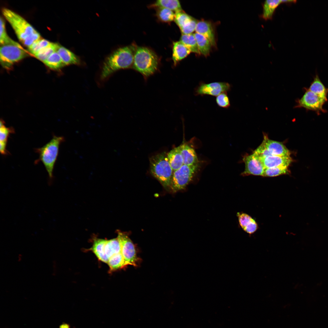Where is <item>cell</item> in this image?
Listing matches in <instances>:
<instances>
[{"instance_id": "d590c367", "label": "cell", "mask_w": 328, "mask_h": 328, "mask_svg": "<svg viewBox=\"0 0 328 328\" xmlns=\"http://www.w3.org/2000/svg\"><path fill=\"white\" fill-rule=\"evenodd\" d=\"M239 224L243 229L251 221L253 218L249 215L244 213H238L237 214Z\"/></svg>"}, {"instance_id": "d6a6232c", "label": "cell", "mask_w": 328, "mask_h": 328, "mask_svg": "<svg viewBox=\"0 0 328 328\" xmlns=\"http://www.w3.org/2000/svg\"><path fill=\"white\" fill-rule=\"evenodd\" d=\"M193 18L182 10L175 12L174 20L176 24L180 28Z\"/></svg>"}, {"instance_id": "1f68e13d", "label": "cell", "mask_w": 328, "mask_h": 328, "mask_svg": "<svg viewBox=\"0 0 328 328\" xmlns=\"http://www.w3.org/2000/svg\"><path fill=\"white\" fill-rule=\"evenodd\" d=\"M51 42L44 39H40L33 43L28 47L29 51L35 55L39 51L49 46Z\"/></svg>"}, {"instance_id": "6da1fadb", "label": "cell", "mask_w": 328, "mask_h": 328, "mask_svg": "<svg viewBox=\"0 0 328 328\" xmlns=\"http://www.w3.org/2000/svg\"><path fill=\"white\" fill-rule=\"evenodd\" d=\"M135 47L126 46L116 50L105 60L102 67L101 78L104 80L115 72L132 66Z\"/></svg>"}, {"instance_id": "2e32d148", "label": "cell", "mask_w": 328, "mask_h": 328, "mask_svg": "<svg viewBox=\"0 0 328 328\" xmlns=\"http://www.w3.org/2000/svg\"><path fill=\"white\" fill-rule=\"evenodd\" d=\"M92 246L90 249L101 261L108 263V258L105 252V247L107 240L94 237Z\"/></svg>"}, {"instance_id": "4316f807", "label": "cell", "mask_w": 328, "mask_h": 328, "mask_svg": "<svg viewBox=\"0 0 328 328\" xmlns=\"http://www.w3.org/2000/svg\"><path fill=\"white\" fill-rule=\"evenodd\" d=\"M60 45L57 43H51L49 46L34 55L36 58L43 62L52 54L56 51Z\"/></svg>"}, {"instance_id": "e575fe53", "label": "cell", "mask_w": 328, "mask_h": 328, "mask_svg": "<svg viewBox=\"0 0 328 328\" xmlns=\"http://www.w3.org/2000/svg\"><path fill=\"white\" fill-rule=\"evenodd\" d=\"M216 101L219 107L227 108L230 106V100L226 93H221L217 96Z\"/></svg>"}, {"instance_id": "5b68a950", "label": "cell", "mask_w": 328, "mask_h": 328, "mask_svg": "<svg viewBox=\"0 0 328 328\" xmlns=\"http://www.w3.org/2000/svg\"><path fill=\"white\" fill-rule=\"evenodd\" d=\"M64 141L63 137L54 135L45 145L35 149V151L39 155V158L35 163L37 164L40 161L43 163L48 173L49 183L51 184L53 179V172L58 155L59 146Z\"/></svg>"}, {"instance_id": "d4e9b609", "label": "cell", "mask_w": 328, "mask_h": 328, "mask_svg": "<svg viewBox=\"0 0 328 328\" xmlns=\"http://www.w3.org/2000/svg\"><path fill=\"white\" fill-rule=\"evenodd\" d=\"M105 252L109 259L111 256L121 252V248L117 238L107 240L105 247Z\"/></svg>"}, {"instance_id": "d6986e66", "label": "cell", "mask_w": 328, "mask_h": 328, "mask_svg": "<svg viewBox=\"0 0 328 328\" xmlns=\"http://www.w3.org/2000/svg\"><path fill=\"white\" fill-rule=\"evenodd\" d=\"M167 156L173 172L179 169L183 165V159L179 146L171 150L167 153Z\"/></svg>"}, {"instance_id": "f1b7e54d", "label": "cell", "mask_w": 328, "mask_h": 328, "mask_svg": "<svg viewBox=\"0 0 328 328\" xmlns=\"http://www.w3.org/2000/svg\"><path fill=\"white\" fill-rule=\"evenodd\" d=\"M156 16L161 22H170L174 20L175 13L173 12L168 9L162 8H157Z\"/></svg>"}, {"instance_id": "4fadbf2b", "label": "cell", "mask_w": 328, "mask_h": 328, "mask_svg": "<svg viewBox=\"0 0 328 328\" xmlns=\"http://www.w3.org/2000/svg\"><path fill=\"white\" fill-rule=\"evenodd\" d=\"M258 158L262 162L265 168L277 167H288L293 161L290 156H279L271 155L263 157Z\"/></svg>"}, {"instance_id": "52a82bcc", "label": "cell", "mask_w": 328, "mask_h": 328, "mask_svg": "<svg viewBox=\"0 0 328 328\" xmlns=\"http://www.w3.org/2000/svg\"><path fill=\"white\" fill-rule=\"evenodd\" d=\"M199 165L189 166L183 164L173 172L170 191L175 193L184 189L192 180L198 170Z\"/></svg>"}, {"instance_id": "277c9868", "label": "cell", "mask_w": 328, "mask_h": 328, "mask_svg": "<svg viewBox=\"0 0 328 328\" xmlns=\"http://www.w3.org/2000/svg\"><path fill=\"white\" fill-rule=\"evenodd\" d=\"M150 173L164 188L170 191L173 171L169 162L166 152L158 153L149 159Z\"/></svg>"}, {"instance_id": "5bb4252c", "label": "cell", "mask_w": 328, "mask_h": 328, "mask_svg": "<svg viewBox=\"0 0 328 328\" xmlns=\"http://www.w3.org/2000/svg\"><path fill=\"white\" fill-rule=\"evenodd\" d=\"M195 31L196 32L207 38L210 43L212 46H216L214 32L212 25L210 22L203 20L198 21Z\"/></svg>"}, {"instance_id": "3957f363", "label": "cell", "mask_w": 328, "mask_h": 328, "mask_svg": "<svg viewBox=\"0 0 328 328\" xmlns=\"http://www.w3.org/2000/svg\"><path fill=\"white\" fill-rule=\"evenodd\" d=\"M159 65L157 56L151 49L143 46L135 48L132 67L145 79L155 73Z\"/></svg>"}, {"instance_id": "8d00e7d4", "label": "cell", "mask_w": 328, "mask_h": 328, "mask_svg": "<svg viewBox=\"0 0 328 328\" xmlns=\"http://www.w3.org/2000/svg\"><path fill=\"white\" fill-rule=\"evenodd\" d=\"M258 225L256 221L253 219L250 222L243 230L247 233L251 234L257 230Z\"/></svg>"}, {"instance_id": "7c38bea8", "label": "cell", "mask_w": 328, "mask_h": 328, "mask_svg": "<svg viewBox=\"0 0 328 328\" xmlns=\"http://www.w3.org/2000/svg\"><path fill=\"white\" fill-rule=\"evenodd\" d=\"M262 143L272 155L290 156L291 152L282 142L269 139L267 135L264 134Z\"/></svg>"}, {"instance_id": "f546056e", "label": "cell", "mask_w": 328, "mask_h": 328, "mask_svg": "<svg viewBox=\"0 0 328 328\" xmlns=\"http://www.w3.org/2000/svg\"><path fill=\"white\" fill-rule=\"evenodd\" d=\"M290 171L288 167H277L265 168L261 176L263 177H274L283 175H289Z\"/></svg>"}, {"instance_id": "4dcf8cb0", "label": "cell", "mask_w": 328, "mask_h": 328, "mask_svg": "<svg viewBox=\"0 0 328 328\" xmlns=\"http://www.w3.org/2000/svg\"><path fill=\"white\" fill-rule=\"evenodd\" d=\"M0 43L1 46L8 44H19L11 39L7 35L5 29V22L2 17H0Z\"/></svg>"}, {"instance_id": "9a60e30c", "label": "cell", "mask_w": 328, "mask_h": 328, "mask_svg": "<svg viewBox=\"0 0 328 328\" xmlns=\"http://www.w3.org/2000/svg\"><path fill=\"white\" fill-rule=\"evenodd\" d=\"M179 146L183 159V164L189 166L199 165V162L196 153L193 147L185 143L181 144Z\"/></svg>"}, {"instance_id": "44dd1931", "label": "cell", "mask_w": 328, "mask_h": 328, "mask_svg": "<svg viewBox=\"0 0 328 328\" xmlns=\"http://www.w3.org/2000/svg\"><path fill=\"white\" fill-rule=\"evenodd\" d=\"M282 3V0H269L265 1L263 5L262 18L265 20L271 19L275 9Z\"/></svg>"}, {"instance_id": "8fae6325", "label": "cell", "mask_w": 328, "mask_h": 328, "mask_svg": "<svg viewBox=\"0 0 328 328\" xmlns=\"http://www.w3.org/2000/svg\"><path fill=\"white\" fill-rule=\"evenodd\" d=\"M243 160L245 167L244 171L241 173L242 176H262L265 168L260 159L254 154L244 156Z\"/></svg>"}, {"instance_id": "603a6c76", "label": "cell", "mask_w": 328, "mask_h": 328, "mask_svg": "<svg viewBox=\"0 0 328 328\" xmlns=\"http://www.w3.org/2000/svg\"><path fill=\"white\" fill-rule=\"evenodd\" d=\"M194 35L200 54L205 56H207L212 46L210 43L207 38L200 34L195 32Z\"/></svg>"}, {"instance_id": "7402d4cb", "label": "cell", "mask_w": 328, "mask_h": 328, "mask_svg": "<svg viewBox=\"0 0 328 328\" xmlns=\"http://www.w3.org/2000/svg\"><path fill=\"white\" fill-rule=\"evenodd\" d=\"M151 7H162L176 12L182 10L179 1L178 0H159L150 6Z\"/></svg>"}, {"instance_id": "7a4b0ae2", "label": "cell", "mask_w": 328, "mask_h": 328, "mask_svg": "<svg viewBox=\"0 0 328 328\" xmlns=\"http://www.w3.org/2000/svg\"><path fill=\"white\" fill-rule=\"evenodd\" d=\"M2 12L18 39L24 45L29 47L40 39L39 34L22 17L8 9L4 8Z\"/></svg>"}, {"instance_id": "ffe728a7", "label": "cell", "mask_w": 328, "mask_h": 328, "mask_svg": "<svg viewBox=\"0 0 328 328\" xmlns=\"http://www.w3.org/2000/svg\"><path fill=\"white\" fill-rule=\"evenodd\" d=\"M14 133L12 128L6 127L4 122L1 121L0 128V152L3 155H8L9 153L6 149L8 139L10 135Z\"/></svg>"}, {"instance_id": "ac0fdd59", "label": "cell", "mask_w": 328, "mask_h": 328, "mask_svg": "<svg viewBox=\"0 0 328 328\" xmlns=\"http://www.w3.org/2000/svg\"><path fill=\"white\" fill-rule=\"evenodd\" d=\"M56 51L64 66L80 64V60L78 56L65 47L60 45Z\"/></svg>"}, {"instance_id": "484cf974", "label": "cell", "mask_w": 328, "mask_h": 328, "mask_svg": "<svg viewBox=\"0 0 328 328\" xmlns=\"http://www.w3.org/2000/svg\"><path fill=\"white\" fill-rule=\"evenodd\" d=\"M107 264L110 272L122 268L127 265L121 252L110 257Z\"/></svg>"}, {"instance_id": "cb8c5ba5", "label": "cell", "mask_w": 328, "mask_h": 328, "mask_svg": "<svg viewBox=\"0 0 328 328\" xmlns=\"http://www.w3.org/2000/svg\"><path fill=\"white\" fill-rule=\"evenodd\" d=\"M180 41L191 52L198 54L200 53L199 50L194 34H182Z\"/></svg>"}, {"instance_id": "30bf717a", "label": "cell", "mask_w": 328, "mask_h": 328, "mask_svg": "<svg viewBox=\"0 0 328 328\" xmlns=\"http://www.w3.org/2000/svg\"><path fill=\"white\" fill-rule=\"evenodd\" d=\"M231 87V85L227 82H216L206 83L201 81L195 88L194 94L196 96H217L222 93H227L230 91Z\"/></svg>"}, {"instance_id": "f35d334b", "label": "cell", "mask_w": 328, "mask_h": 328, "mask_svg": "<svg viewBox=\"0 0 328 328\" xmlns=\"http://www.w3.org/2000/svg\"><path fill=\"white\" fill-rule=\"evenodd\" d=\"M53 275H56V262H54V261L53 262Z\"/></svg>"}, {"instance_id": "83f0119b", "label": "cell", "mask_w": 328, "mask_h": 328, "mask_svg": "<svg viewBox=\"0 0 328 328\" xmlns=\"http://www.w3.org/2000/svg\"><path fill=\"white\" fill-rule=\"evenodd\" d=\"M43 63L50 68L55 70L65 66L57 51L52 54Z\"/></svg>"}, {"instance_id": "8992f818", "label": "cell", "mask_w": 328, "mask_h": 328, "mask_svg": "<svg viewBox=\"0 0 328 328\" xmlns=\"http://www.w3.org/2000/svg\"><path fill=\"white\" fill-rule=\"evenodd\" d=\"M305 92L302 97L296 100L294 108H304L306 110L315 112L317 114L321 112L325 113L326 111L323 108L327 101V96L321 94L308 89L304 88Z\"/></svg>"}, {"instance_id": "e0dca14e", "label": "cell", "mask_w": 328, "mask_h": 328, "mask_svg": "<svg viewBox=\"0 0 328 328\" xmlns=\"http://www.w3.org/2000/svg\"><path fill=\"white\" fill-rule=\"evenodd\" d=\"M190 51L180 41L173 42L172 59L175 66L187 57Z\"/></svg>"}, {"instance_id": "ab89813d", "label": "cell", "mask_w": 328, "mask_h": 328, "mask_svg": "<svg viewBox=\"0 0 328 328\" xmlns=\"http://www.w3.org/2000/svg\"><path fill=\"white\" fill-rule=\"evenodd\" d=\"M22 255H19V256H18V261H20L21 260H22Z\"/></svg>"}, {"instance_id": "ba28073f", "label": "cell", "mask_w": 328, "mask_h": 328, "mask_svg": "<svg viewBox=\"0 0 328 328\" xmlns=\"http://www.w3.org/2000/svg\"><path fill=\"white\" fill-rule=\"evenodd\" d=\"M28 56L20 44L2 45L0 48V60L3 67L9 69L14 63Z\"/></svg>"}, {"instance_id": "9c48e42d", "label": "cell", "mask_w": 328, "mask_h": 328, "mask_svg": "<svg viewBox=\"0 0 328 328\" xmlns=\"http://www.w3.org/2000/svg\"><path fill=\"white\" fill-rule=\"evenodd\" d=\"M117 238L120 244L121 253L128 265L136 266L139 261L135 246L126 232L117 230Z\"/></svg>"}, {"instance_id": "836d02e7", "label": "cell", "mask_w": 328, "mask_h": 328, "mask_svg": "<svg viewBox=\"0 0 328 328\" xmlns=\"http://www.w3.org/2000/svg\"><path fill=\"white\" fill-rule=\"evenodd\" d=\"M198 21L193 18L189 22L180 28L182 34H192L195 31Z\"/></svg>"}, {"instance_id": "74e56055", "label": "cell", "mask_w": 328, "mask_h": 328, "mask_svg": "<svg viewBox=\"0 0 328 328\" xmlns=\"http://www.w3.org/2000/svg\"><path fill=\"white\" fill-rule=\"evenodd\" d=\"M59 328H70V326L68 323L63 322L60 325Z\"/></svg>"}]
</instances>
